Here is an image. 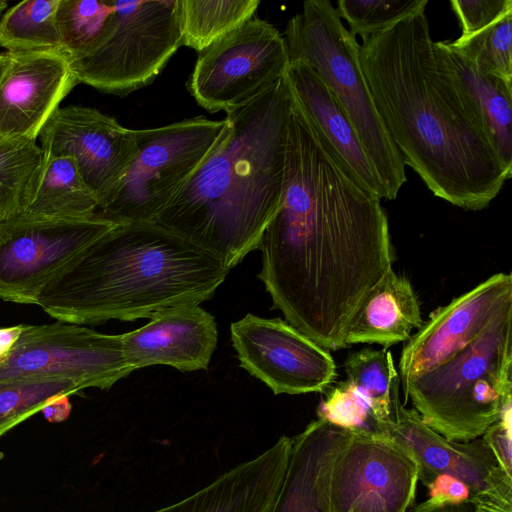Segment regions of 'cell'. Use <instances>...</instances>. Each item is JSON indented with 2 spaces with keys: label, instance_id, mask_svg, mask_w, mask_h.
I'll list each match as a JSON object with an SVG mask.
<instances>
[{
  "label": "cell",
  "instance_id": "cell-1",
  "mask_svg": "<svg viewBox=\"0 0 512 512\" xmlns=\"http://www.w3.org/2000/svg\"><path fill=\"white\" fill-rule=\"evenodd\" d=\"M258 248L273 307L329 352L347 347L356 311L394 261L381 199L343 172L293 95L282 199Z\"/></svg>",
  "mask_w": 512,
  "mask_h": 512
},
{
  "label": "cell",
  "instance_id": "cell-2",
  "mask_svg": "<svg viewBox=\"0 0 512 512\" xmlns=\"http://www.w3.org/2000/svg\"><path fill=\"white\" fill-rule=\"evenodd\" d=\"M359 58L404 165L436 197L469 211L487 207L512 170L432 40L425 10L362 38Z\"/></svg>",
  "mask_w": 512,
  "mask_h": 512
},
{
  "label": "cell",
  "instance_id": "cell-3",
  "mask_svg": "<svg viewBox=\"0 0 512 512\" xmlns=\"http://www.w3.org/2000/svg\"><path fill=\"white\" fill-rule=\"evenodd\" d=\"M292 93L284 76L226 111L228 134L156 217L230 270L252 250L282 199Z\"/></svg>",
  "mask_w": 512,
  "mask_h": 512
},
{
  "label": "cell",
  "instance_id": "cell-4",
  "mask_svg": "<svg viewBox=\"0 0 512 512\" xmlns=\"http://www.w3.org/2000/svg\"><path fill=\"white\" fill-rule=\"evenodd\" d=\"M229 269L212 252L152 221L117 224L43 290L38 304L58 321H134L210 299Z\"/></svg>",
  "mask_w": 512,
  "mask_h": 512
},
{
  "label": "cell",
  "instance_id": "cell-5",
  "mask_svg": "<svg viewBox=\"0 0 512 512\" xmlns=\"http://www.w3.org/2000/svg\"><path fill=\"white\" fill-rule=\"evenodd\" d=\"M289 59L313 68L352 124L388 200L407 181L405 165L377 110L359 58L356 37L328 0H308L287 23Z\"/></svg>",
  "mask_w": 512,
  "mask_h": 512
},
{
  "label": "cell",
  "instance_id": "cell-6",
  "mask_svg": "<svg viewBox=\"0 0 512 512\" xmlns=\"http://www.w3.org/2000/svg\"><path fill=\"white\" fill-rule=\"evenodd\" d=\"M511 319L495 324L443 364L401 383L423 421L448 440L484 434L512 398Z\"/></svg>",
  "mask_w": 512,
  "mask_h": 512
},
{
  "label": "cell",
  "instance_id": "cell-7",
  "mask_svg": "<svg viewBox=\"0 0 512 512\" xmlns=\"http://www.w3.org/2000/svg\"><path fill=\"white\" fill-rule=\"evenodd\" d=\"M226 119L204 116L135 130L137 155L96 214L115 224L152 222L221 146Z\"/></svg>",
  "mask_w": 512,
  "mask_h": 512
},
{
  "label": "cell",
  "instance_id": "cell-8",
  "mask_svg": "<svg viewBox=\"0 0 512 512\" xmlns=\"http://www.w3.org/2000/svg\"><path fill=\"white\" fill-rule=\"evenodd\" d=\"M180 46L179 0H114L103 37L71 66L79 83L124 97L150 84Z\"/></svg>",
  "mask_w": 512,
  "mask_h": 512
},
{
  "label": "cell",
  "instance_id": "cell-9",
  "mask_svg": "<svg viewBox=\"0 0 512 512\" xmlns=\"http://www.w3.org/2000/svg\"><path fill=\"white\" fill-rule=\"evenodd\" d=\"M116 225L96 213L55 218L24 212L0 220V299L37 305L46 286Z\"/></svg>",
  "mask_w": 512,
  "mask_h": 512
},
{
  "label": "cell",
  "instance_id": "cell-10",
  "mask_svg": "<svg viewBox=\"0 0 512 512\" xmlns=\"http://www.w3.org/2000/svg\"><path fill=\"white\" fill-rule=\"evenodd\" d=\"M290 59L284 36L251 18L199 53L188 89L209 112H225L255 98L282 79Z\"/></svg>",
  "mask_w": 512,
  "mask_h": 512
},
{
  "label": "cell",
  "instance_id": "cell-11",
  "mask_svg": "<svg viewBox=\"0 0 512 512\" xmlns=\"http://www.w3.org/2000/svg\"><path fill=\"white\" fill-rule=\"evenodd\" d=\"M133 371L121 334L57 321L24 326L10 358L0 365V381L53 378L71 381L82 390L109 389Z\"/></svg>",
  "mask_w": 512,
  "mask_h": 512
},
{
  "label": "cell",
  "instance_id": "cell-12",
  "mask_svg": "<svg viewBox=\"0 0 512 512\" xmlns=\"http://www.w3.org/2000/svg\"><path fill=\"white\" fill-rule=\"evenodd\" d=\"M417 467L385 434L351 432L330 476L331 512H407L416 494Z\"/></svg>",
  "mask_w": 512,
  "mask_h": 512
},
{
  "label": "cell",
  "instance_id": "cell-13",
  "mask_svg": "<svg viewBox=\"0 0 512 512\" xmlns=\"http://www.w3.org/2000/svg\"><path fill=\"white\" fill-rule=\"evenodd\" d=\"M230 332L240 366L276 395L324 392L337 377L330 352L280 318L247 314Z\"/></svg>",
  "mask_w": 512,
  "mask_h": 512
},
{
  "label": "cell",
  "instance_id": "cell-14",
  "mask_svg": "<svg viewBox=\"0 0 512 512\" xmlns=\"http://www.w3.org/2000/svg\"><path fill=\"white\" fill-rule=\"evenodd\" d=\"M512 317V275L497 273L439 307L406 341L401 383L451 359L502 320Z\"/></svg>",
  "mask_w": 512,
  "mask_h": 512
},
{
  "label": "cell",
  "instance_id": "cell-15",
  "mask_svg": "<svg viewBox=\"0 0 512 512\" xmlns=\"http://www.w3.org/2000/svg\"><path fill=\"white\" fill-rule=\"evenodd\" d=\"M39 137L44 157L74 158L99 206L137 155L135 130L91 107H59Z\"/></svg>",
  "mask_w": 512,
  "mask_h": 512
},
{
  "label": "cell",
  "instance_id": "cell-16",
  "mask_svg": "<svg viewBox=\"0 0 512 512\" xmlns=\"http://www.w3.org/2000/svg\"><path fill=\"white\" fill-rule=\"evenodd\" d=\"M346 380L324 391L318 418L356 433L381 434L400 406L399 377L388 349H362L345 361Z\"/></svg>",
  "mask_w": 512,
  "mask_h": 512
},
{
  "label": "cell",
  "instance_id": "cell-17",
  "mask_svg": "<svg viewBox=\"0 0 512 512\" xmlns=\"http://www.w3.org/2000/svg\"><path fill=\"white\" fill-rule=\"evenodd\" d=\"M10 54L0 83V135L36 140L79 80L64 52Z\"/></svg>",
  "mask_w": 512,
  "mask_h": 512
},
{
  "label": "cell",
  "instance_id": "cell-18",
  "mask_svg": "<svg viewBox=\"0 0 512 512\" xmlns=\"http://www.w3.org/2000/svg\"><path fill=\"white\" fill-rule=\"evenodd\" d=\"M399 444L414 461L418 480L426 487L438 476L464 482L473 498L512 483L483 438L451 441L429 427L415 409L400 406L396 419L381 433Z\"/></svg>",
  "mask_w": 512,
  "mask_h": 512
},
{
  "label": "cell",
  "instance_id": "cell-19",
  "mask_svg": "<svg viewBox=\"0 0 512 512\" xmlns=\"http://www.w3.org/2000/svg\"><path fill=\"white\" fill-rule=\"evenodd\" d=\"M130 367L165 365L188 372L207 370L217 345L218 330L209 312L186 303L153 313L149 322L121 334Z\"/></svg>",
  "mask_w": 512,
  "mask_h": 512
},
{
  "label": "cell",
  "instance_id": "cell-20",
  "mask_svg": "<svg viewBox=\"0 0 512 512\" xmlns=\"http://www.w3.org/2000/svg\"><path fill=\"white\" fill-rule=\"evenodd\" d=\"M285 77L295 100L343 172L367 193L388 200L352 124L316 71L292 60Z\"/></svg>",
  "mask_w": 512,
  "mask_h": 512
},
{
  "label": "cell",
  "instance_id": "cell-21",
  "mask_svg": "<svg viewBox=\"0 0 512 512\" xmlns=\"http://www.w3.org/2000/svg\"><path fill=\"white\" fill-rule=\"evenodd\" d=\"M291 446L292 437L283 435L263 453L237 464L199 491L152 512H272Z\"/></svg>",
  "mask_w": 512,
  "mask_h": 512
},
{
  "label": "cell",
  "instance_id": "cell-22",
  "mask_svg": "<svg viewBox=\"0 0 512 512\" xmlns=\"http://www.w3.org/2000/svg\"><path fill=\"white\" fill-rule=\"evenodd\" d=\"M350 436L351 431L318 418L292 437L288 465L272 512H331V471Z\"/></svg>",
  "mask_w": 512,
  "mask_h": 512
},
{
  "label": "cell",
  "instance_id": "cell-23",
  "mask_svg": "<svg viewBox=\"0 0 512 512\" xmlns=\"http://www.w3.org/2000/svg\"><path fill=\"white\" fill-rule=\"evenodd\" d=\"M423 324L419 299L408 278L390 269L369 291L346 334V345L406 342Z\"/></svg>",
  "mask_w": 512,
  "mask_h": 512
},
{
  "label": "cell",
  "instance_id": "cell-24",
  "mask_svg": "<svg viewBox=\"0 0 512 512\" xmlns=\"http://www.w3.org/2000/svg\"><path fill=\"white\" fill-rule=\"evenodd\" d=\"M439 45L496 155L512 170V83L478 72L444 41Z\"/></svg>",
  "mask_w": 512,
  "mask_h": 512
},
{
  "label": "cell",
  "instance_id": "cell-25",
  "mask_svg": "<svg viewBox=\"0 0 512 512\" xmlns=\"http://www.w3.org/2000/svg\"><path fill=\"white\" fill-rule=\"evenodd\" d=\"M99 202L70 156L44 157L32 197L25 213L82 218L96 213Z\"/></svg>",
  "mask_w": 512,
  "mask_h": 512
},
{
  "label": "cell",
  "instance_id": "cell-26",
  "mask_svg": "<svg viewBox=\"0 0 512 512\" xmlns=\"http://www.w3.org/2000/svg\"><path fill=\"white\" fill-rule=\"evenodd\" d=\"M60 0H24L0 18V46L9 53L61 51L56 13Z\"/></svg>",
  "mask_w": 512,
  "mask_h": 512
},
{
  "label": "cell",
  "instance_id": "cell-27",
  "mask_svg": "<svg viewBox=\"0 0 512 512\" xmlns=\"http://www.w3.org/2000/svg\"><path fill=\"white\" fill-rule=\"evenodd\" d=\"M258 0H179L182 46L199 53L253 18Z\"/></svg>",
  "mask_w": 512,
  "mask_h": 512
},
{
  "label": "cell",
  "instance_id": "cell-28",
  "mask_svg": "<svg viewBox=\"0 0 512 512\" xmlns=\"http://www.w3.org/2000/svg\"><path fill=\"white\" fill-rule=\"evenodd\" d=\"M43 162L36 140L0 135V220L26 211Z\"/></svg>",
  "mask_w": 512,
  "mask_h": 512
},
{
  "label": "cell",
  "instance_id": "cell-29",
  "mask_svg": "<svg viewBox=\"0 0 512 512\" xmlns=\"http://www.w3.org/2000/svg\"><path fill=\"white\" fill-rule=\"evenodd\" d=\"M114 0H60L56 13L62 50L71 61L89 53L106 32Z\"/></svg>",
  "mask_w": 512,
  "mask_h": 512
},
{
  "label": "cell",
  "instance_id": "cell-30",
  "mask_svg": "<svg viewBox=\"0 0 512 512\" xmlns=\"http://www.w3.org/2000/svg\"><path fill=\"white\" fill-rule=\"evenodd\" d=\"M444 43L478 72L512 83V13L474 34Z\"/></svg>",
  "mask_w": 512,
  "mask_h": 512
},
{
  "label": "cell",
  "instance_id": "cell-31",
  "mask_svg": "<svg viewBox=\"0 0 512 512\" xmlns=\"http://www.w3.org/2000/svg\"><path fill=\"white\" fill-rule=\"evenodd\" d=\"M82 389L75 383L53 378L0 381V437L42 411L54 398L70 396Z\"/></svg>",
  "mask_w": 512,
  "mask_h": 512
},
{
  "label": "cell",
  "instance_id": "cell-32",
  "mask_svg": "<svg viewBox=\"0 0 512 512\" xmlns=\"http://www.w3.org/2000/svg\"><path fill=\"white\" fill-rule=\"evenodd\" d=\"M427 4V0H339L335 9L349 32L362 39L425 10Z\"/></svg>",
  "mask_w": 512,
  "mask_h": 512
},
{
  "label": "cell",
  "instance_id": "cell-33",
  "mask_svg": "<svg viewBox=\"0 0 512 512\" xmlns=\"http://www.w3.org/2000/svg\"><path fill=\"white\" fill-rule=\"evenodd\" d=\"M450 5L458 18L461 36L474 34L512 13L511 0H452Z\"/></svg>",
  "mask_w": 512,
  "mask_h": 512
},
{
  "label": "cell",
  "instance_id": "cell-34",
  "mask_svg": "<svg viewBox=\"0 0 512 512\" xmlns=\"http://www.w3.org/2000/svg\"><path fill=\"white\" fill-rule=\"evenodd\" d=\"M511 418L512 398L505 402L499 418L482 435V438L497 459L499 466L510 477H512Z\"/></svg>",
  "mask_w": 512,
  "mask_h": 512
},
{
  "label": "cell",
  "instance_id": "cell-35",
  "mask_svg": "<svg viewBox=\"0 0 512 512\" xmlns=\"http://www.w3.org/2000/svg\"><path fill=\"white\" fill-rule=\"evenodd\" d=\"M471 503L474 512H512V483L480 493Z\"/></svg>",
  "mask_w": 512,
  "mask_h": 512
},
{
  "label": "cell",
  "instance_id": "cell-36",
  "mask_svg": "<svg viewBox=\"0 0 512 512\" xmlns=\"http://www.w3.org/2000/svg\"><path fill=\"white\" fill-rule=\"evenodd\" d=\"M24 324L0 328V365L11 356L23 330Z\"/></svg>",
  "mask_w": 512,
  "mask_h": 512
},
{
  "label": "cell",
  "instance_id": "cell-37",
  "mask_svg": "<svg viewBox=\"0 0 512 512\" xmlns=\"http://www.w3.org/2000/svg\"><path fill=\"white\" fill-rule=\"evenodd\" d=\"M412 512H474V505L471 502L438 504L427 499L417 505Z\"/></svg>",
  "mask_w": 512,
  "mask_h": 512
},
{
  "label": "cell",
  "instance_id": "cell-38",
  "mask_svg": "<svg viewBox=\"0 0 512 512\" xmlns=\"http://www.w3.org/2000/svg\"><path fill=\"white\" fill-rule=\"evenodd\" d=\"M71 410L68 396L62 395L52 399L43 409L47 420L58 422L66 419Z\"/></svg>",
  "mask_w": 512,
  "mask_h": 512
},
{
  "label": "cell",
  "instance_id": "cell-39",
  "mask_svg": "<svg viewBox=\"0 0 512 512\" xmlns=\"http://www.w3.org/2000/svg\"><path fill=\"white\" fill-rule=\"evenodd\" d=\"M12 61V56L9 52L0 53V83L7 73Z\"/></svg>",
  "mask_w": 512,
  "mask_h": 512
},
{
  "label": "cell",
  "instance_id": "cell-40",
  "mask_svg": "<svg viewBox=\"0 0 512 512\" xmlns=\"http://www.w3.org/2000/svg\"><path fill=\"white\" fill-rule=\"evenodd\" d=\"M8 3L5 0H0V18L3 13L7 10Z\"/></svg>",
  "mask_w": 512,
  "mask_h": 512
}]
</instances>
